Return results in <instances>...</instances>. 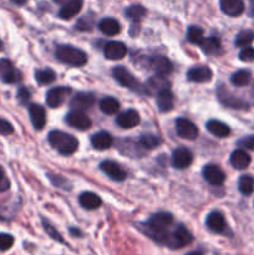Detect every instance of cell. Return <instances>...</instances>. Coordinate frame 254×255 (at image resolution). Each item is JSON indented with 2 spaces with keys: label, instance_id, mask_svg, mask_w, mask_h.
I'll list each match as a JSON object with an SVG mask.
<instances>
[{
  "label": "cell",
  "instance_id": "6da1fadb",
  "mask_svg": "<svg viewBox=\"0 0 254 255\" xmlns=\"http://www.w3.org/2000/svg\"><path fill=\"white\" fill-rule=\"evenodd\" d=\"M49 143L62 156L74 154L79 148V141L72 134L61 131H51L49 133Z\"/></svg>",
  "mask_w": 254,
  "mask_h": 255
},
{
  "label": "cell",
  "instance_id": "7a4b0ae2",
  "mask_svg": "<svg viewBox=\"0 0 254 255\" xmlns=\"http://www.w3.org/2000/svg\"><path fill=\"white\" fill-rule=\"evenodd\" d=\"M56 57L59 61L75 67H81L87 62V55L82 50L70 45H62L57 47Z\"/></svg>",
  "mask_w": 254,
  "mask_h": 255
},
{
  "label": "cell",
  "instance_id": "3957f363",
  "mask_svg": "<svg viewBox=\"0 0 254 255\" xmlns=\"http://www.w3.org/2000/svg\"><path fill=\"white\" fill-rule=\"evenodd\" d=\"M112 76L114 79L119 82L121 86L127 87L131 91L138 92V94H143L144 89L142 87V85L139 84L138 80L131 74L127 69H125L124 66H116L112 70Z\"/></svg>",
  "mask_w": 254,
  "mask_h": 255
},
{
  "label": "cell",
  "instance_id": "277c9868",
  "mask_svg": "<svg viewBox=\"0 0 254 255\" xmlns=\"http://www.w3.org/2000/svg\"><path fill=\"white\" fill-rule=\"evenodd\" d=\"M71 87L67 86H59L49 90L46 94L47 106L52 107V109H56V107L61 106V105L66 101L67 97L71 95Z\"/></svg>",
  "mask_w": 254,
  "mask_h": 255
},
{
  "label": "cell",
  "instance_id": "5b68a950",
  "mask_svg": "<svg viewBox=\"0 0 254 255\" xmlns=\"http://www.w3.org/2000/svg\"><path fill=\"white\" fill-rule=\"evenodd\" d=\"M217 96H218L221 104H223L227 107H231V109L247 110L249 107L248 102L232 95L228 90L224 89V86L218 87V90H217Z\"/></svg>",
  "mask_w": 254,
  "mask_h": 255
},
{
  "label": "cell",
  "instance_id": "8992f818",
  "mask_svg": "<svg viewBox=\"0 0 254 255\" xmlns=\"http://www.w3.org/2000/svg\"><path fill=\"white\" fill-rule=\"evenodd\" d=\"M0 79L5 84H16L21 79V74L10 60L0 59Z\"/></svg>",
  "mask_w": 254,
  "mask_h": 255
},
{
  "label": "cell",
  "instance_id": "52a82bcc",
  "mask_svg": "<svg viewBox=\"0 0 254 255\" xmlns=\"http://www.w3.org/2000/svg\"><path fill=\"white\" fill-rule=\"evenodd\" d=\"M176 131L181 138L193 141L198 136V128L196 125L184 117H179L176 121Z\"/></svg>",
  "mask_w": 254,
  "mask_h": 255
},
{
  "label": "cell",
  "instance_id": "ba28073f",
  "mask_svg": "<svg viewBox=\"0 0 254 255\" xmlns=\"http://www.w3.org/2000/svg\"><path fill=\"white\" fill-rule=\"evenodd\" d=\"M66 122L79 131H86L92 125L90 117L84 111H76V110H72L66 115Z\"/></svg>",
  "mask_w": 254,
  "mask_h": 255
},
{
  "label": "cell",
  "instance_id": "9c48e42d",
  "mask_svg": "<svg viewBox=\"0 0 254 255\" xmlns=\"http://www.w3.org/2000/svg\"><path fill=\"white\" fill-rule=\"evenodd\" d=\"M95 95L91 92H77L71 100H70V107L71 110H76V111H85L94 106Z\"/></svg>",
  "mask_w": 254,
  "mask_h": 255
},
{
  "label": "cell",
  "instance_id": "30bf717a",
  "mask_svg": "<svg viewBox=\"0 0 254 255\" xmlns=\"http://www.w3.org/2000/svg\"><path fill=\"white\" fill-rule=\"evenodd\" d=\"M193 162V154L186 147L174 149L172 154V166L177 169H186Z\"/></svg>",
  "mask_w": 254,
  "mask_h": 255
},
{
  "label": "cell",
  "instance_id": "8fae6325",
  "mask_svg": "<svg viewBox=\"0 0 254 255\" xmlns=\"http://www.w3.org/2000/svg\"><path fill=\"white\" fill-rule=\"evenodd\" d=\"M206 226L213 233L218 234H226L228 231V227H227L226 219H224L223 214L221 212L213 211L207 216L206 219Z\"/></svg>",
  "mask_w": 254,
  "mask_h": 255
},
{
  "label": "cell",
  "instance_id": "7c38bea8",
  "mask_svg": "<svg viewBox=\"0 0 254 255\" xmlns=\"http://www.w3.org/2000/svg\"><path fill=\"white\" fill-rule=\"evenodd\" d=\"M171 86V82L166 79V76H156L151 77V79L147 80L146 85H144V92L148 95H158L159 92L164 91V90H169Z\"/></svg>",
  "mask_w": 254,
  "mask_h": 255
},
{
  "label": "cell",
  "instance_id": "4fadbf2b",
  "mask_svg": "<svg viewBox=\"0 0 254 255\" xmlns=\"http://www.w3.org/2000/svg\"><path fill=\"white\" fill-rule=\"evenodd\" d=\"M100 169H101L107 177H110L112 181L122 182L125 181L127 177V173L121 168V166L114 161H104L100 164Z\"/></svg>",
  "mask_w": 254,
  "mask_h": 255
},
{
  "label": "cell",
  "instance_id": "5bb4252c",
  "mask_svg": "<svg viewBox=\"0 0 254 255\" xmlns=\"http://www.w3.org/2000/svg\"><path fill=\"white\" fill-rule=\"evenodd\" d=\"M173 216H172L171 213H167V212H158V213L153 214L148 221L143 222L142 224H144L146 227H149V228L162 229L173 226Z\"/></svg>",
  "mask_w": 254,
  "mask_h": 255
},
{
  "label": "cell",
  "instance_id": "9a60e30c",
  "mask_svg": "<svg viewBox=\"0 0 254 255\" xmlns=\"http://www.w3.org/2000/svg\"><path fill=\"white\" fill-rule=\"evenodd\" d=\"M203 177L212 186H221L226 181V174L216 164H207L203 168Z\"/></svg>",
  "mask_w": 254,
  "mask_h": 255
},
{
  "label": "cell",
  "instance_id": "2e32d148",
  "mask_svg": "<svg viewBox=\"0 0 254 255\" xmlns=\"http://www.w3.org/2000/svg\"><path fill=\"white\" fill-rule=\"evenodd\" d=\"M127 47L121 41H110L105 45L104 55L109 60H121L126 56Z\"/></svg>",
  "mask_w": 254,
  "mask_h": 255
},
{
  "label": "cell",
  "instance_id": "e0dca14e",
  "mask_svg": "<svg viewBox=\"0 0 254 255\" xmlns=\"http://www.w3.org/2000/svg\"><path fill=\"white\" fill-rule=\"evenodd\" d=\"M139 121H141L139 114L136 110H127L116 117V124L125 129L133 128L139 124Z\"/></svg>",
  "mask_w": 254,
  "mask_h": 255
},
{
  "label": "cell",
  "instance_id": "ac0fdd59",
  "mask_svg": "<svg viewBox=\"0 0 254 255\" xmlns=\"http://www.w3.org/2000/svg\"><path fill=\"white\" fill-rule=\"evenodd\" d=\"M149 67L158 76H168L173 71V64L164 56H157L151 59Z\"/></svg>",
  "mask_w": 254,
  "mask_h": 255
},
{
  "label": "cell",
  "instance_id": "d6986e66",
  "mask_svg": "<svg viewBox=\"0 0 254 255\" xmlns=\"http://www.w3.org/2000/svg\"><path fill=\"white\" fill-rule=\"evenodd\" d=\"M29 114L35 129L40 131L44 128L45 124H46V111L44 107L37 104H31L29 106Z\"/></svg>",
  "mask_w": 254,
  "mask_h": 255
},
{
  "label": "cell",
  "instance_id": "ffe728a7",
  "mask_svg": "<svg viewBox=\"0 0 254 255\" xmlns=\"http://www.w3.org/2000/svg\"><path fill=\"white\" fill-rule=\"evenodd\" d=\"M212 76H213V74L208 66L192 67L187 72V79L192 82H198V84L211 81Z\"/></svg>",
  "mask_w": 254,
  "mask_h": 255
},
{
  "label": "cell",
  "instance_id": "44dd1931",
  "mask_svg": "<svg viewBox=\"0 0 254 255\" xmlns=\"http://www.w3.org/2000/svg\"><path fill=\"white\" fill-rule=\"evenodd\" d=\"M219 6L224 14L232 17L239 16L244 11V4L242 0H219Z\"/></svg>",
  "mask_w": 254,
  "mask_h": 255
},
{
  "label": "cell",
  "instance_id": "7402d4cb",
  "mask_svg": "<svg viewBox=\"0 0 254 255\" xmlns=\"http://www.w3.org/2000/svg\"><path fill=\"white\" fill-rule=\"evenodd\" d=\"M232 167L238 171H243V169L248 168V166L251 164V157L243 149H236L233 153L231 154V158H229Z\"/></svg>",
  "mask_w": 254,
  "mask_h": 255
},
{
  "label": "cell",
  "instance_id": "603a6c76",
  "mask_svg": "<svg viewBox=\"0 0 254 255\" xmlns=\"http://www.w3.org/2000/svg\"><path fill=\"white\" fill-rule=\"evenodd\" d=\"M120 151L124 154L132 156V158H139V156H143V147L139 144V142L131 141V139H124L120 143Z\"/></svg>",
  "mask_w": 254,
  "mask_h": 255
},
{
  "label": "cell",
  "instance_id": "cb8c5ba5",
  "mask_svg": "<svg viewBox=\"0 0 254 255\" xmlns=\"http://www.w3.org/2000/svg\"><path fill=\"white\" fill-rule=\"evenodd\" d=\"M114 143V139H112L111 134L107 133V132L101 131L95 133L91 137V144L95 149L97 151H105V149H109L110 147Z\"/></svg>",
  "mask_w": 254,
  "mask_h": 255
},
{
  "label": "cell",
  "instance_id": "d4e9b609",
  "mask_svg": "<svg viewBox=\"0 0 254 255\" xmlns=\"http://www.w3.org/2000/svg\"><path fill=\"white\" fill-rule=\"evenodd\" d=\"M82 7V0H70L60 9L59 16L62 20H70L76 16Z\"/></svg>",
  "mask_w": 254,
  "mask_h": 255
},
{
  "label": "cell",
  "instance_id": "484cf974",
  "mask_svg": "<svg viewBox=\"0 0 254 255\" xmlns=\"http://www.w3.org/2000/svg\"><path fill=\"white\" fill-rule=\"evenodd\" d=\"M206 127L209 133L219 137V138H226L231 133V128L222 121H218V120H209L206 124Z\"/></svg>",
  "mask_w": 254,
  "mask_h": 255
},
{
  "label": "cell",
  "instance_id": "4316f807",
  "mask_svg": "<svg viewBox=\"0 0 254 255\" xmlns=\"http://www.w3.org/2000/svg\"><path fill=\"white\" fill-rule=\"evenodd\" d=\"M79 203L82 208L87 209V211H95L101 206L102 202L97 194L92 193V192H84L79 197Z\"/></svg>",
  "mask_w": 254,
  "mask_h": 255
},
{
  "label": "cell",
  "instance_id": "83f0119b",
  "mask_svg": "<svg viewBox=\"0 0 254 255\" xmlns=\"http://www.w3.org/2000/svg\"><path fill=\"white\" fill-rule=\"evenodd\" d=\"M174 97L171 90H164L157 95V106L161 112H168L173 109Z\"/></svg>",
  "mask_w": 254,
  "mask_h": 255
},
{
  "label": "cell",
  "instance_id": "f1b7e54d",
  "mask_svg": "<svg viewBox=\"0 0 254 255\" xmlns=\"http://www.w3.org/2000/svg\"><path fill=\"white\" fill-rule=\"evenodd\" d=\"M99 30L107 36H114V35L119 34L121 27H120V22L116 19L105 17L99 22Z\"/></svg>",
  "mask_w": 254,
  "mask_h": 255
},
{
  "label": "cell",
  "instance_id": "f546056e",
  "mask_svg": "<svg viewBox=\"0 0 254 255\" xmlns=\"http://www.w3.org/2000/svg\"><path fill=\"white\" fill-rule=\"evenodd\" d=\"M199 45L204 54L207 55H217L222 50V45L217 37H204Z\"/></svg>",
  "mask_w": 254,
  "mask_h": 255
},
{
  "label": "cell",
  "instance_id": "4dcf8cb0",
  "mask_svg": "<svg viewBox=\"0 0 254 255\" xmlns=\"http://www.w3.org/2000/svg\"><path fill=\"white\" fill-rule=\"evenodd\" d=\"M100 109L106 115H115L120 110V102L115 97L107 96L100 101Z\"/></svg>",
  "mask_w": 254,
  "mask_h": 255
},
{
  "label": "cell",
  "instance_id": "1f68e13d",
  "mask_svg": "<svg viewBox=\"0 0 254 255\" xmlns=\"http://www.w3.org/2000/svg\"><path fill=\"white\" fill-rule=\"evenodd\" d=\"M238 189L244 196H249L254 191V178L248 174H244L238 181Z\"/></svg>",
  "mask_w": 254,
  "mask_h": 255
},
{
  "label": "cell",
  "instance_id": "d6a6232c",
  "mask_svg": "<svg viewBox=\"0 0 254 255\" xmlns=\"http://www.w3.org/2000/svg\"><path fill=\"white\" fill-rule=\"evenodd\" d=\"M35 79L36 81L39 82L40 85H47V84H51L52 81H55L56 79V74H55L54 70L51 69H42V70H37L35 72Z\"/></svg>",
  "mask_w": 254,
  "mask_h": 255
},
{
  "label": "cell",
  "instance_id": "836d02e7",
  "mask_svg": "<svg viewBox=\"0 0 254 255\" xmlns=\"http://www.w3.org/2000/svg\"><path fill=\"white\" fill-rule=\"evenodd\" d=\"M251 72L248 70H239V71L234 72L231 77V82L234 85V86H246V85L249 84L251 81Z\"/></svg>",
  "mask_w": 254,
  "mask_h": 255
},
{
  "label": "cell",
  "instance_id": "e575fe53",
  "mask_svg": "<svg viewBox=\"0 0 254 255\" xmlns=\"http://www.w3.org/2000/svg\"><path fill=\"white\" fill-rule=\"evenodd\" d=\"M146 9H144L143 6H141V5H132V6L127 7L126 11H125V15H126L128 19L137 22L146 15Z\"/></svg>",
  "mask_w": 254,
  "mask_h": 255
},
{
  "label": "cell",
  "instance_id": "d590c367",
  "mask_svg": "<svg viewBox=\"0 0 254 255\" xmlns=\"http://www.w3.org/2000/svg\"><path fill=\"white\" fill-rule=\"evenodd\" d=\"M138 142L144 149H154L161 144V139L156 134H143Z\"/></svg>",
  "mask_w": 254,
  "mask_h": 255
},
{
  "label": "cell",
  "instance_id": "8d00e7d4",
  "mask_svg": "<svg viewBox=\"0 0 254 255\" xmlns=\"http://www.w3.org/2000/svg\"><path fill=\"white\" fill-rule=\"evenodd\" d=\"M254 40V32L251 30H243V31L239 32L236 37V46L238 47H246L251 44Z\"/></svg>",
  "mask_w": 254,
  "mask_h": 255
},
{
  "label": "cell",
  "instance_id": "74e56055",
  "mask_svg": "<svg viewBox=\"0 0 254 255\" xmlns=\"http://www.w3.org/2000/svg\"><path fill=\"white\" fill-rule=\"evenodd\" d=\"M187 39L192 44H201L202 40L204 39L203 30L199 26H189L188 31H187Z\"/></svg>",
  "mask_w": 254,
  "mask_h": 255
},
{
  "label": "cell",
  "instance_id": "f35d334b",
  "mask_svg": "<svg viewBox=\"0 0 254 255\" xmlns=\"http://www.w3.org/2000/svg\"><path fill=\"white\" fill-rule=\"evenodd\" d=\"M14 237L7 233H0V252H5L14 246Z\"/></svg>",
  "mask_w": 254,
  "mask_h": 255
},
{
  "label": "cell",
  "instance_id": "ab89813d",
  "mask_svg": "<svg viewBox=\"0 0 254 255\" xmlns=\"http://www.w3.org/2000/svg\"><path fill=\"white\" fill-rule=\"evenodd\" d=\"M42 224H44V228H45V231H46V233L49 234V236L51 237L52 239L60 242V243H64V238L61 237V234H60L59 232H57L56 229H55L54 227H52L51 224L49 223V222L45 221V219H44V221H42Z\"/></svg>",
  "mask_w": 254,
  "mask_h": 255
},
{
  "label": "cell",
  "instance_id": "60d3db41",
  "mask_svg": "<svg viewBox=\"0 0 254 255\" xmlns=\"http://www.w3.org/2000/svg\"><path fill=\"white\" fill-rule=\"evenodd\" d=\"M239 59L244 62L254 61V49L253 47H243L239 52Z\"/></svg>",
  "mask_w": 254,
  "mask_h": 255
},
{
  "label": "cell",
  "instance_id": "b9f144b4",
  "mask_svg": "<svg viewBox=\"0 0 254 255\" xmlns=\"http://www.w3.org/2000/svg\"><path fill=\"white\" fill-rule=\"evenodd\" d=\"M12 132H14V127H12V125L10 124L7 120L1 119V117H0V134H2V136H9V134H11Z\"/></svg>",
  "mask_w": 254,
  "mask_h": 255
},
{
  "label": "cell",
  "instance_id": "7bdbcfd3",
  "mask_svg": "<svg viewBox=\"0 0 254 255\" xmlns=\"http://www.w3.org/2000/svg\"><path fill=\"white\" fill-rule=\"evenodd\" d=\"M238 147H242L244 149H251V151H254V136H247L244 138L239 139L237 142Z\"/></svg>",
  "mask_w": 254,
  "mask_h": 255
},
{
  "label": "cell",
  "instance_id": "ee69618b",
  "mask_svg": "<svg viewBox=\"0 0 254 255\" xmlns=\"http://www.w3.org/2000/svg\"><path fill=\"white\" fill-rule=\"evenodd\" d=\"M30 97H31V94H30L29 90L24 86L20 87L19 91H17V100L20 101V104L26 105L30 101Z\"/></svg>",
  "mask_w": 254,
  "mask_h": 255
},
{
  "label": "cell",
  "instance_id": "f6af8a7d",
  "mask_svg": "<svg viewBox=\"0 0 254 255\" xmlns=\"http://www.w3.org/2000/svg\"><path fill=\"white\" fill-rule=\"evenodd\" d=\"M10 188V181L6 177L4 168L0 166V192H6Z\"/></svg>",
  "mask_w": 254,
  "mask_h": 255
},
{
  "label": "cell",
  "instance_id": "bcb514c9",
  "mask_svg": "<svg viewBox=\"0 0 254 255\" xmlns=\"http://www.w3.org/2000/svg\"><path fill=\"white\" fill-rule=\"evenodd\" d=\"M92 22L87 19L86 16L82 17V19L79 20V22L76 24V29L81 30V31H86V30H91Z\"/></svg>",
  "mask_w": 254,
  "mask_h": 255
},
{
  "label": "cell",
  "instance_id": "7dc6e473",
  "mask_svg": "<svg viewBox=\"0 0 254 255\" xmlns=\"http://www.w3.org/2000/svg\"><path fill=\"white\" fill-rule=\"evenodd\" d=\"M10 1L15 5H24L27 0H10Z\"/></svg>",
  "mask_w": 254,
  "mask_h": 255
},
{
  "label": "cell",
  "instance_id": "c3c4849f",
  "mask_svg": "<svg viewBox=\"0 0 254 255\" xmlns=\"http://www.w3.org/2000/svg\"><path fill=\"white\" fill-rule=\"evenodd\" d=\"M186 255H203L202 253H199V252H191V253L186 254Z\"/></svg>",
  "mask_w": 254,
  "mask_h": 255
},
{
  "label": "cell",
  "instance_id": "681fc988",
  "mask_svg": "<svg viewBox=\"0 0 254 255\" xmlns=\"http://www.w3.org/2000/svg\"><path fill=\"white\" fill-rule=\"evenodd\" d=\"M252 95H253V97H254V84H253V87H252Z\"/></svg>",
  "mask_w": 254,
  "mask_h": 255
},
{
  "label": "cell",
  "instance_id": "f907efd6",
  "mask_svg": "<svg viewBox=\"0 0 254 255\" xmlns=\"http://www.w3.org/2000/svg\"><path fill=\"white\" fill-rule=\"evenodd\" d=\"M54 1H56V2H60V1H64V0H54Z\"/></svg>",
  "mask_w": 254,
  "mask_h": 255
},
{
  "label": "cell",
  "instance_id": "816d5d0a",
  "mask_svg": "<svg viewBox=\"0 0 254 255\" xmlns=\"http://www.w3.org/2000/svg\"><path fill=\"white\" fill-rule=\"evenodd\" d=\"M0 50H1V41H0Z\"/></svg>",
  "mask_w": 254,
  "mask_h": 255
}]
</instances>
